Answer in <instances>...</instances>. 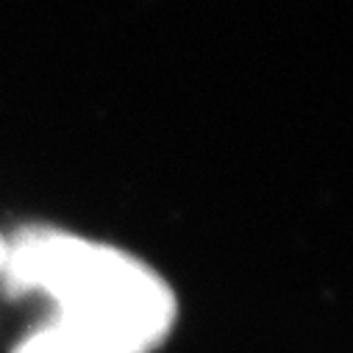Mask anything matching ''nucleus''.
Returning a JSON list of instances; mask_svg holds the SVG:
<instances>
[{"instance_id":"nucleus-1","label":"nucleus","mask_w":353,"mask_h":353,"mask_svg":"<svg viewBox=\"0 0 353 353\" xmlns=\"http://www.w3.org/2000/svg\"><path fill=\"white\" fill-rule=\"evenodd\" d=\"M0 284L14 298L50 303L14 353H150L179 314L170 284L148 261L53 225L6 236Z\"/></svg>"},{"instance_id":"nucleus-2","label":"nucleus","mask_w":353,"mask_h":353,"mask_svg":"<svg viewBox=\"0 0 353 353\" xmlns=\"http://www.w3.org/2000/svg\"><path fill=\"white\" fill-rule=\"evenodd\" d=\"M3 256H6V234H0V268H3Z\"/></svg>"}]
</instances>
